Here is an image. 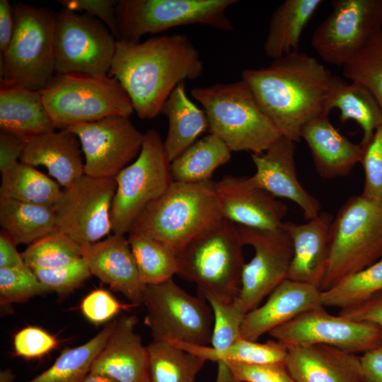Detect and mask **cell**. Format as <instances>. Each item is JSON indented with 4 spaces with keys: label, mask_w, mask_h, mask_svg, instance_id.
I'll list each match as a JSON object with an SVG mask.
<instances>
[{
    "label": "cell",
    "mask_w": 382,
    "mask_h": 382,
    "mask_svg": "<svg viewBox=\"0 0 382 382\" xmlns=\"http://www.w3.org/2000/svg\"><path fill=\"white\" fill-rule=\"evenodd\" d=\"M204 65L198 50L183 34L163 35L144 42L117 40L108 75L115 79L141 119H152L173 90L199 78Z\"/></svg>",
    "instance_id": "6da1fadb"
},
{
    "label": "cell",
    "mask_w": 382,
    "mask_h": 382,
    "mask_svg": "<svg viewBox=\"0 0 382 382\" xmlns=\"http://www.w3.org/2000/svg\"><path fill=\"white\" fill-rule=\"evenodd\" d=\"M335 79L316 58L294 52L274 59L267 66L246 69L243 80L282 137L301 139L304 126L325 112Z\"/></svg>",
    "instance_id": "7a4b0ae2"
},
{
    "label": "cell",
    "mask_w": 382,
    "mask_h": 382,
    "mask_svg": "<svg viewBox=\"0 0 382 382\" xmlns=\"http://www.w3.org/2000/svg\"><path fill=\"white\" fill-rule=\"evenodd\" d=\"M222 219L215 182L173 181L163 195L146 206L129 233L158 239L178 255Z\"/></svg>",
    "instance_id": "3957f363"
},
{
    "label": "cell",
    "mask_w": 382,
    "mask_h": 382,
    "mask_svg": "<svg viewBox=\"0 0 382 382\" xmlns=\"http://www.w3.org/2000/svg\"><path fill=\"white\" fill-rule=\"evenodd\" d=\"M190 93L204 108L209 133L231 152L260 154L282 137L242 79L195 87Z\"/></svg>",
    "instance_id": "277c9868"
},
{
    "label": "cell",
    "mask_w": 382,
    "mask_h": 382,
    "mask_svg": "<svg viewBox=\"0 0 382 382\" xmlns=\"http://www.w3.org/2000/svg\"><path fill=\"white\" fill-rule=\"evenodd\" d=\"M14 29L0 55L1 83L43 90L56 74L57 15L47 8L23 3L13 6Z\"/></svg>",
    "instance_id": "5b68a950"
},
{
    "label": "cell",
    "mask_w": 382,
    "mask_h": 382,
    "mask_svg": "<svg viewBox=\"0 0 382 382\" xmlns=\"http://www.w3.org/2000/svg\"><path fill=\"white\" fill-rule=\"evenodd\" d=\"M238 226L223 219L191 241L178 255V273L195 283L200 294L233 302L245 265Z\"/></svg>",
    "instance_id": "8992f818"
},
{
    "label": "cell",
    "mask_w": 382,
    "mask_h": 382,
    "mask_svg": "<svg viewBox=\"0 0 382 382\" xmlns=\"http://www.w3.org/2000/svg\"><path fill=\"white\" fill-rule=\"evenodd\" d=\"M381 258L382 203L361 195L352 197L330 224L328 259L320 289H329Z\"/></svg>",
    "instance_id": "52a82bcc"
},
{
    "label": "cell",
    "mask_w": 382,
    "mask_h": 382,
    "mask_svg": "<svg viewBox=\"0 0 382 382\" xmlns=\"http://www.w3.org/2000/svg\"><path fill=\"white\" fill-rule=\"evenodd\" d=\"M40 92L56 129L115 115L129 117L134 112L125 89L108 74H56Z\"/></svg>",
    "instance_id": "ba28073f"
},
{
    "label": "cell",
    "mask_w": 382,
    "mask_h": 382,
    "mask_svg": "<svg viewBox=\"0 0 382 382\" xmlns=\"http://www.w3.org/2000/svg\"><path fill=\"white\" fill-rule=\"evenodd\" d=\"M237 0H119L116 16L120 40L140 42L147 34L199 24L222 31L233 25L227 10Z\"/></svg>",
    "instance_id": "9c48e42d"
},
{
    "label": "cell",
    "mask_w": 382,
    "mask_h": 382,
    "mask_svg": "<svg viewBox=\"0 0 382 382\" xmlns=\"http://www.w3.org/2000/svg\"><path fill=\"white\" fill-rule=\"evenodd\" d=\"M115 178L117 188L110 212L112 232L125 235L146 206L163 195L173 182L170 163L156 130L144 134L138 156Z\"/></svg>",
    "instance_id": "30bf717a"
},
{
    "label": "cell",
    "mask_w": 382,
    "mask_h": 382,
    "mask_svg": "<svg viewBox=\"0 0 382 382\" xmlns=\"http://www.w3.org/2000/svg\"><path fill=\"white\" fill-rule=\"evenodd\" d=\"M206 301L188 294L173 279L146 285L144 323L154 340L207 346L212 341L214 316Z\"/></svg>",
    "instance_id": "8fae6325"
},
{
    "label": "cell",
    "mask_w": 382,
    "mask_h": 382,
    "mask_svg": "<svg viewBox=\"0 0 382 382\" xmlns=\"http://www.w3.org/2000/svg\"><path fill=\"white\" fill-rule=\"evenodd\" d=\"M117 39L98 19L64 9L57 13L54 55L56 74H108Z\"/></svg>",
    "instance_id": "7c38bea8"
},
{
    "label": "cell",
    "mask_w": 382,
    "mask_h": 382,
    "mask_svg": "<svg viewBox=\"0 0 382 382\" xmlns=\"http://www.w3.org/2000/svg\"><path fill=\"white\" fill-rule=\"evenodd\" d=\"M311 44L326 63L343 66L382 30V0H333Z\"/></svg>",
    "instance_id": "4fadbf2b"
},
{
    "label": "cell",
    "mask_w": 382,
    "mask_h": 382,
    "mask_svg": "<svg viewBox=\"0 0 382 382\" xmlns=\"http://www.w3.org/2000/svg\"><path fill=\"white\" fill-rule=\"evenodd\" d=\"M116 188L115 177L86 174L64 187L53 207L57 228L80 245L108 236L112 232L110 212Z\"/></svg>",
    "instance_id": "5bb4252c"
},
{
    "label": "cell",
    "mask_w": 382,
    "mask_h": 382,
    "mask_svg": "<svg viewBox=\"0 0 382 382\" xmlns=\"http://www.w3.org/2000/svg\"><path fill=\"white\" fill-rule=\"evenodd\" d=\"M269 335L288 349L323 345L357 354L382 345V328L332 315L323 306L273 329Z\"/></svg>",
    "instance_id": "9a60e30c"
},
{
    "label": "cell",
    "mask_w": 382,
    "mask_h": 382,
    "mask_svg": "<svg viewBox=\"0 0 382 382\" xmlns=\"http://www.w3.org/2000/svg\"><path fill=\"white\" fill-rule=\"evenodd\" d=\"M238 228L244 245L254 249L253 257L243 266L240 291L234 301L246 314L286 279L293 247L282 227L276 230Z\"/></svg>",
    "instance_id": "2e32d148"
},
{
    "label": "cell",
    "mask_w": 382,
    "mask_h": 382,
    "mask_svg": "<svg viewBox=\"0 0 382 382\" xmlns=\"http://www.w3.org/2000/svg\"><path fill=\"white\" fill-rule=\"evenodd\" d=\"M78 137L85 156L84 173L112 178L138 156L144 134L128 117L110 116L69 127Z\"/></svg>",
    "instance_id": "e0dca14e"
},
{
    "label": "cell",
    "mask_w": 382,
    "mask_h": 382,
    "mask_svg": "<svg viewBox=\"0 0 382 382\" xmlns=\"http://www.w3.org/2000/svg\"><path fill=\"white\" fill-rule=\"evenodd\" d=\"M215 190L223 219L238 226L276 230L284 222L286 205L248 177L226 175L215 182Z\"/></svg>",
    "instance_id": "ac0fdd59"
},
{
    "label": "cell",
    "mask_w": 382,
    "mask_h": 382,
    "mask_svg": "<svg viewBox=\"0 0 382 382\" xmlns=\"http://www.w3.org/2000/svg\"><path fill=\"white\" fill-rule=\"evenodd\" d=\"M295 151V141L282 137L264 153L252 154L255 173L248 180L274 197L296 204L308 221L321 212V205L297 178Z\"/></svg>",
    "instance_id": "d6986e66"
},
{
    "label": "cell",
    "mask_w": 382,
    "mask_h": 382,
    "mask_svg": "<svg viewBox=\"0 0 382 382\" xmlns=\"http://www.w3.org/2000/svg\"><path fill=\"white\" fill-rule=\"evenodd\" d=\"M82 257L92 275L120 292L133 306L143 304L146 285L141 281L127 238L113 233L81 245Z\"/></svg>",
    "instance_id": "ffe728a7"
},
{
    "label": "cell",
    "mask_w": 382,
    "mask_h": 382,
    "mask_svg": "<svg viewBox=\"0 0 382 382\" xmlns=\"http://www.w3.org/2000/svg\"><path fill=\"white\" fill-rule=\"evenodd\" d=\"M322 306L321 290L318 287L286 279L269 294L263 305L245 315L241 337L257 341L264 334Z\"/></svg>",
    "instance_id": "44dd1931"
},
{
    "label": "cell",
    "mask_w": 382,
    "mask_h": 382,
    "mask_svg": "<svg viewBox=\"0 0 382 382\" xmlns=\"http://www.w3.org/2000/svg\"><path fill=\"white\" fill-rule=\"evenodd\" d=\"M137 323L134 316H123L115 320L91 372L105 375L117 382H149L147 349L136 332Z\"/></svg>",
    "instance_id": "7402d4cb"
},
{
    "label": "cell",
    "mask_w": 382,
    "mask_h": 382,
    "mask_svg": "<svg viewBox=\"0 0 382 382\" xmlns=\"http://www.w3.org/2000/svg\"><path fill=\"white\" fill-rule=\"evenodd\" d=\"M333 216L320 212L305 223L284 221L282 228L289 235L293 255L286 279L320 289L329 254V230Z\"/></svg>",
    "instance_id": "603a6c76"
},
{
    "label": "cell",
    "mask_w": 382,
    "mask_h": 382,
    "mask_svg": "<svg viewBox=\"0 0 382 382\" xmlns=\"http://www.w3.org/2000/svg\"><path fill=\"white\" fill-rule=\"evenodd\" d=\"M285 366L295 382H364L360 357L328 345L289 348Z\"/></svg>",
    "instance_id": "cb8c5ba5"
},
{
    "label": "cell",
    "mask_w": 382,
    "mask_h": 382,
    "mask_svg": "<svg viewBox=\"0 0 382 382\" xmlns=\"http://www.w3.org/2000/svg\"><path fill=\"white\" fill-rule=\"evenodd\" d=\"M301 139L306 142L315 168L323 179L348 175L361 160L363 146L342 134L331 123L329 115H320L306 124Z\"/></svg>",
    "instance_id": "d4e9b609"
},
{
    "label": "cell",
    "mask_w": 382,
    "mask_h": 382,
    "mask_svg": "<svg viewBox=\"0 0 382 382\" xmlns=\"http://www.w3.org/2000/svg\"><path fill=\"white\" fill-rule=\"evenodd\" d=\"M80 146L76 135L68 129L54 131L27 139L19 161L45 166L60 185L66 187L85 174Z\"/></svg>",
    "instance_id": "484cf974"
},
{
    "label": "cell",
    "mask_w": 382,
    "mask_h": 382,
    "mask_svg": "<svg viewBox=\"0 0 382 382\" xmlns=\"http://www.w3.org/2000/svg\"><path fill=\"white\" fill-rule=\"evenodd\" d=\"M1 132L26 140L55 131L40 91L1 83Z\"/></svg>",
    "instance_id": "4316f807"
},
{
    "label": "cell",
    "mask_w": 382,
    "mask_h": 382,
    "mask_svg": "<svg viewBox=\"0 0 382 382\" xmlns=\"http://www.w3.org/2000/svg\"><path fill=\"white\" fill-rule=\"evenodd\" d=\"M161 114L168 120L163 146L170 163L193 144L201 134L209 130L207 115L187 96L185 82L170 93Z\"/></svg>",
    "instance_id": "83f0119b"
},
{
    "label": "cell",
    "mask_w": 382,
    "mask_h": 382,
    "mask_svg": "<svg viewBox=\"0 0 382 382\" xmlns=\"http://www.w3.org/2000/svg\"><path fill=\"white\" fill-rule=\"evenodd\" d=\"M332 109L339 110L342 123L354 120L359 125L363 147L382 125V108L371 92L360 83H348L337 76L326 102L325 114L329 115Z\"/></svg>",
    "instance_id": "f1b7e54d"
},
{
    "label": "cell",
    "mask_w": 382,
    "mask_h": 382,
    "mask_svg": "<svg viewBox=\"0 0 382 382\" xmlns=\"http://www.w3.org/2000/svg\"><path fill=\"white\" fill-rule=\"evenodd\" d=\"M321 0H286L273 12L263 43L265 54L276 59L298 52L301 34Z\"/></svg>",
    "instance_id": "f546056e"
},
{
    "label": "cell",
    "mask_w": 382,
    "mask_h": 382,
    "mask_svg": "<svg viewBox=\"0 0 382 382\" xmlns=\"http://www.w3.org/2000/svg\"><path fill=\"white\" fill-rule=\"evenodd\" d=\"M0 225L16 245H30L57 228L53 207L4 197H0Z\"/></svg>",
    "instance_id": "4dcf8cb0"
},
{
    "label": "cell",
    "mask_w": 382,
    "mask_h": 382,
    "mask_svg": "<svg viewBox=\"0 0 382 382\" xmlns=\"http://www.w3.org/2000/svg\"><path fill=\"white\" fill-rule=\"evenodd\" d=\"M231 156L228 147L216 135L195 141L170 163L173 181L198 183L212 180L214 170Z\"/></svg>",
    "instance_id": "1f68e13d"
},
{
    "label": "cell",
    "mask_w": 382,
    "mask_h": 382,
    "mask_svg": "<svg viewBox=\"0 0 382 382\" xmlns=\"http://www.w3.org/2000/svg\"><path fill=\"white\" fill-rule=\"evenodd\" d=\"M1 173L0 197L54 207L61 194L55 181L20 161Z\"/></svg>",
    "instance_id": "d6a6232c"
},
{
    "label": "cell",
    "mask_w": 382,
    "mask_h": 382,
    "mask_svg": "<svg viewBox=\"0 0 382 382\" xmlns=\"http://www.w3.org/2000/svg\"><path fill=\"white\" fill-rule=\"evenodd\" d=\"M176 346L202 358L206 361L233 363L249 365L285 364L288 348L275 340L264 343L240 338L222 351L209 345L197 346L171 342Z\"/></svg>",
    "instance_id": "836d02e7"
},
{
    "label": "cell",
    "mask_w": 382,
    "mask_h": 382,
    "mask_svg": "<svg viewBox=\"0 0 382 382\" xmlns=\"http://www.w3.org/2000/svg\"><path fill=\"white\" fill-rule=\"evenodd\" d=\"M149 382H195L205 360L164 340L146 346Z\"/></svg>",
    "instance_id": "e575fe53"
},
{
    "label": "cell",
    "mask_w": 382,
    "mask_h": 382,
    "mask_svg": "<svg viewBox=\"0 0 382 382\" xmlns=\"http://www.w3.org/2000/svg\"><path fill=\"white\" fill-rule=\"evenodd\" d=\"M114 324L115 320L107 323L86 343L64 349L50 367L28 382H81L91 372Z\"/></svg>",
    "instance_id": "d590c367"
},
{
    "label": "cell",
    "mask_w": 382,
    "mask_h": 382,
    "mask_svg": "<svg viewBox=\"0 0 382 382\" xmlns=\"http://www.w3.org/2000/svg\"><path fill=\"white\" fill-rule=\"evenodd\" d=\"M127 240L140 278L146 285L164 282L177 274V254L167 243L135 233H129Z\"/></svg>",
    "instance_id": "8d00e7d4"
},
{
    "label": "cell",
    "mask_w": 382,
    "mask_h": 382,
    "mask_svg": "<svg viewBox=\"0 0 382 382\" xmlns=\"http://www.w3.org/2000/svg\"><path fill=\"white\" fill-rule=\"evenodd\" d=\"M382 291V258L321 291L323 306L340 310L357 305Z\"/></svg>",
    "instance_id": "74e56055"
},
{
    "label": "cell",
    "mask_w": 382,
    "mask_h": 382,
    "mask_svg": "<svg viewBox=\"0 0 382 382\" xmlns=\"http://www.w3.org/2000/svg\"><path fill=\"white\" fill-rule=\"evenodd\" d=\"M21 255L31 269L58 268L82 257L81 245L57 228L29 245Z\"/></svg>",
    "instance_id": "f35d334b"
},
{
    "label": "cell",
    "mask_w": 382,
    "mask_h": 382,
    "mask_svg": "<svg viewBox=\"0 0 382 382\" xmlns=\"http://www.w3.org/2000/svg\"><path fill=\"white\" fill-rule=\"evenodd\" d=\"M342 74L369 89L382 108V30L342 66Z\"/></svg>",
    "instance_id": "ab89813d"
},
{
    "label": "cell",
    "mask_w": 382,
    "mask_h": 382,
    "mask_svg": "<svg viewBox=\"0 0 382 382\" xmlns=\"http://www.w3.org/2000/svg\"><path fill=\"white\" fill-rule=\"evenodd\" d=\"M209 304L214 316L211 346L222 351L241 337V328L245 313L233 302H228L209 294L202 295Z\"/></svg>",
    "instance_id": "60d3db41"
},
{
    "label": "cell",
    "mask_w": 382,
    "mask_h": 382,
    "mask_svg": "<svg viewBox=\"0 0 382 382\" xmlns=\"http://www.w3.org/2000/svg\"><path fill=\"white\" fill-rule=\"evenodd\" d=\"M50 291L26 264L14 268L0 267V303H23Z\"/></svg>",
    "instance_id": "b9f144b4"
},
{
    "label": "cell",
    "mask_w": 382,
    "mask_h": 382,
    "mask_svg": "<svg viewBox=\"0 0 382 382\" xmlns=\"http://www.w3.org/2000/svg\"><path fill=\"white\" fill-rule=\"evenodd\" d=\"M39 280L50 291L59 294L71 292L92 274L86 260L81 259L54 269H32Z\"/></svg>",
    "instance_id": "7bdbcfd3"
},
{
    "label": "cell",
    "mask_w": 382,
    "mask_h": 382,
    "mask_svg": "<svg viewBox=\"0 0 382 382\" xmlns=\"http://www.w3.org/2000/svg\"><path fill=\"white\" fill-rule=\"evenodd\" d=\"M360 163L364 171V185L361 195L382 203V125L363 147Z\"/></svg>",
    "instance_id": "ee69618b"
},
{
    "label": "cell",
    "mask_w": 382,
    "mask_h": 382,
    "mask_svg": "<svg viewBox=\"0 0 382 382\" xmlns=\"http://www.w3.org/2000/svg\"><path fill=\"white\" fill-rule=\"evenodd\" d=\"M57 338L45 330L35 326L25 327L13 337L15 355L25 359L40 358L55 349Z\"/></svg>",
    "instance_id": "f6af8a7d"
},
{
    "label": "cell",
    "mask_w": 382,
    "mask_h": 382,
    "mask_svg": "<svg viewBox=\"0 0 382 382\" xmlns=\"http://www.w3.org/2000/svg\"><path fill=\"white\" fill-rule=\"evenodd\" d=\"M125 307L111 294L103 289L91 291L82 300L81 311L90 322L105 323L117 315Z\"/></svg>",
    "instance_id": "bcb514c9"
},
{
    "label": "cell",
    "mask_w": 382,
    "mask_h": 382,
    "mask_svg": "<svg viewBox=\"0 0 382 382\" xmlns=\"http://www.w3.org/2000/svg\"><path fill=\"white\" fill-rule=\"evenodd\" d=\"M225 364L236 382H295L285 364Z\"/></svg>",
    "instance_id": "7dc6e473"
},
{
    "label": "cell",
    "mask_w": 382,
    "mask_h": 382,
    "mask_svg": "<svg viewBox=\"0 0 382 382\" xmlns=\"http://www.w3.org/2000/svg\"><path fill=\"white\" fill-rule=\"evenodd\" d=\"M64 9L73 12H83L103 22L117 40H120L114 0H60Z\"/></svg>",
    "instance_id": "c3c4849f"
},
{
    "label": "cell",
    "mask_w": 382,
    "mask_h": 382,
    "mask_svg": "<svg viewBox=\"0 0 382 382\" xmlns=\"http://www.w3.org/2000/svg\"><path fill=\"white\" fill-rule=\"evenodd\" d=\"M339 315L354 321L374 324L382 328V291L357 305L341 309Z\"/></svg>",
    "instance_id": "681fc988"
},
{
    "label": "cell",
    "mask_w": 382,
    "mask_h": 382,
    "mask_svg": "<svg viewBox=\"0 0 382 382\" xmlns=\"http://www.w3.org/2000/svg\"><path fill=\"white\" fill-rule=\"evenodd\" d=\"M26 139L4 132L0 133V170L8 168L18 162L26 144Z\"/></svg>",
    "instance_id": "f907efd6"
},
{
    "label": "cell",
    "mask_w": 382,
    "mask_h": 382,
    "mask_svg": "<svg viewBox=\"0 0 382 382\" xmlns=\"http://www.w3.org/2000/svg\"><path fill=\"white\" fill-rule=\"evenodd\" d=\"M359 357L364 382H382V345Z\"/></svg>",
    "instance_id": "816d5d0a"
},
{
    "label": "cell",
    "mask_w": 382,
    "mask_h": 382,
    "mask_svg": "<svg viewBox=\"0 0 382 382\" xmlns=\"http://www.w3.org/2000/svg\"><path fill=\"white\" fill-rule=\"evenodd\" d=\"M16 244L2 229L0 232V267L14 268L25 265Z\"/></svg>",
    "instance_id": "f5cc1de1"
},
{
    "label": "cell",
    "mask_w": 382,
    "mask_h": 382,
    "mask_svg": "<svg viewBox=\"0 0 382 382\" xmlns=\"http://www.w3.org/2000/svg\"><path fill=\"white\" fill-rule=\"evenodd\" d=\"M14 19L13 6L8 0L0 1V52L8 48L13 34Z\"/></svg>",
    "instance_id": "db71d44e"
},
{
    "label": "cell",
    "mask_w": 382,
    "mask_h": 382,
    "mask_svg": "<svg viewBox=\"0 0 382 382\" xmlns=\"http://www.w3.org/2000/svg\"><path fill=\"white\" fill-rule=\"evenodd\" d=\"M81 382H117L112 378L98 373L90 372Z\"/></svg>",
    "instance_id": "11a10c76"
},
{
    "label": "cell",
    "mask_w": 382,
    "mask_h": 382,
    "mask_svg": "<svg viewBox=\"0 0 382 382\" xmlns=\"http://www.w3.org/2000/svg\"><path fill=\"white\" fill-rule=\"evenodd\" d=\"M0 382H15V376L10 369H6L0 371Z\"/></svg>",
    "instance_id": "9f6ffc18"
}]
</instances>
